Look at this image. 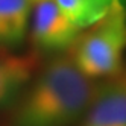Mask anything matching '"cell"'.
I'll use <instances>...</instances> for the list:
<instances>
[{
  "label": "cell",
  "mask_w": 126,
  "mask_h": 126,
  "mask_svg": "<svg viewBox=\"0 0 126 126\" xmlns=\"http://www.w3.org/2000/svg\"><path fill=\"white\" fill-rule=\"evenodd\" d=\"M82 126H126V76L97 84Z\"/></svg>",
  "instance_id": "277c9868"
},
{
  "label": "cell",
  "mask_w": 126,
  "mask_h": 126,
  "mask_svg": "<svg viewBox=\"0 0 126 126\" xmlns=\"http://www.w3.org/2000/svg\"><path fill=\"white\" fill-rule=\"evenodd\" d=\"M126 49L125 5L112 0L108 12L79 33L68 50L70 61L90 79L114 78L122 73L123 52Z\"/></svg>",
  "instance_id": "7a4b0ae2"
},
{
  "label": "cell",
  "mask_w": 126,
  "mask_h": 126,
  "mask_svg": "<svg viewBox=\"0 0 126 126\" xmlns=\"http://www.w3.org/2000/svg\"><path fill=\"white\" fill-rule=\"evenodd\" d=\"M97 84L76 68L68 56L47 62L20 96L9 117L11 126H70L82 117Z\"/></svg>",
  "instance_id": "6da1fadb"
},
{
  "label": "cell",
  "mask_w": 126,
  "mask_h": 126,
  "mask_svg": "<svg viewBox=\"0 0 126 126\" xmlns=\"http://www.w3.org/2000/svg\"><path fill=\"white\" fill-rule=\"evenodd\" d=\"M31 2H32V5H33V3H37V2H41V0H31Z\"/></svg>",
  "instance_id": "ba28073f"
},
{
  "label": "cell",
  "mask_w": 126,
  "mask_h": 126,
  "mask_svg": "<svg viewBox=\"0 0 126 126\" xmlns=\"http://www.w3.org/2000/svg\"><path fill=\"white\" fill-rule=\"evenodd\" d=\"M37 58L33 55H9L6 49H0V105L15 100L23 87L31 79Z\"/></svg>",
  "instance_id": "5b68a950"
},
{
  "label": "cell",
  "mask_w": 126,
  "mask_h": 126,
  "mask_svg": "<svg viewBox=\"0 0 126 126\" xmlns=\"http://www.w3.org/2000/svg\"><path fill=\"white\" fill-rule=\"evenodd\" d=\"M119 2H120L122 5H125V2H126V0H119Z\"/></svg>",
  "instance_id": "9c48e42d"
},
{
  "label": "cell",
  "mask_w": 126,
  "mask_h": 126,
  "mask_svg": "<svg viewBox=\"0 0 126 126\" xmlns=\"http://www.w3.org/2000/svg\"><path fill=\"white\" fill-rule=\"evenodd\" d=\"M79 29L90 28L108 12L112 0H53Z\"/></svg>",
  "instance_id": "52a82bcc"
},
{
  "label": "cell",
  "mask_w": 126,
  "mask_h": 126,
  "mask_svg": "<svg viewBox=\"0 0 126 126\" xmlns=\"http://www.w3.org/2000/svg\"><path fill=\"white\" fill-rule=\"evenodd\" d=\"M31 41L40 52L67 50L80 29L62 12L53 0L33 3Z\"/></svg>",
  "instance_id": "3957f363"
},
{
  "label": "cell",
  "mask_w": 126,
  "mask_h": 126,
  "mask_svg": "<svg viewBox=\"0 0 126 126\" xmlns=\"http://www.w3.org/2000/svg\"><path fill=\"white\" fill-rule=\"evenodd\" d=\"M31 0H0V49L11 50L24 41Z\"/></svg>",
  "instance_id": "8992f818"
}]
</instances>
